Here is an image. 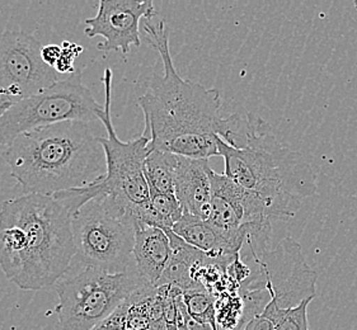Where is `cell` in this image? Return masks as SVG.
<instances>
[{
    "instance_id": "6da1fadb",
    "label": "cell",
    "mask_w": 357,
    "mask_h": 330,
    "mask_svg": "<svg viewBox=\"0 0 357 330\" xmlns=\"http://www.w3.org/2000/svg\"><path fill=\"white\" fill-rule=\"evenodd\" d=\"M148 42L162 58L165 74L151 79L139 98L149 151H167L179 157L207 160L218 157V137L224 117L218 89L183 79L173 64L169 31L165 21L144 24Z\"/></svg>"
},
{
    "instance_id": "7a4b0ae2",
    "label": "cell",
    "mask_w": 357,
    "mask_h": 330,
    "mask_svg": "<svg viewBox=\"0 0 357 330\" xmlns=\"http://www.w3.org/2000/svg\"><path fill=\"white\" fill-rule=\"evenodd\" d=\"M218 157L224 159V174L257 194L271 220H291L301 201L318 191L312 165L280 144L268 123L252 112L229 116L227 135L218 137Z\"/></svg>"
},
{
    "instance_id": "3957f363",
    "label": "cell",
    "mask_w": 357,
    "mask_h": 330,
    "mask_svg": "<svg viewBox=\"0 0 357 330\" xmlns=\"http://www.w3.org/2000/svg\"><path fill=\"white\" fill-rule=\"evenodd\" d=\"M72 214L56 198L23 194L0 207V268L21 290L56 285L75 259Z\"/></svg>"
},
{
    "instance_id": "277c9868",
    "label": "cell",
    "mask_w": 357,
    "mask_h": 330,
    "mask_svg": "<svg viewBox=\"0 0 357 330\" xmlns=\"http://www.w3.org/2000/svg\"><path fill=\"white\" fill-rule=\"evenodd\" d=\"M24 194L55 196L106 174V154L88 123L69 121L24 132L1 151Z\"/></svg>"
},
{
    "instance_id": "5b68a950",
    "label": "cell",
    "mask_w": 357,
    "mask_h": 330,
    "mask_svg": "<svg viewBox=\"0 0 357 330\" xmlns=\"http://www.w3.org/2000/svg\"><path fill=\"white\" fill-rule=\"evenodd\" d=\"M112 78V70L107 68L102 77L105 106L97 115L98 121L103 123L107 132V136L100 137V145L106 154V174L102 180L86 188L52 196L65 205L70 214L97 196H112L132 208L151 202V189L144 172L151 139L142 135L123 143L117 136L111 118Z\"/></svg>"
},
{
    "instance_id": "8992f818",
    "label": "cell",
    "mask_w": 357,
    "mask_h": 330,
    "mask_svg": "<svg viewBox=\"0 0 357 330\" xmlns=\"http://www.w3.org/2000/svg\"><path fill=\"white\" fill-rule=\"evenodd\" d=\"M132 210L112 196H97L72 212L75 258L111 273L134 266L137 225Z\"/></svg>"
},
{
    "instance_id": "52a82bcc",
    "label": "cell",
    "mask_w": 357,
    "mask_h": 330,
    "mask_svg": "<svg viewBox=\"0 0 357 330\" xmlns=\"http://www.w3.org/2000/svg\"><path fill=\"white\" fill-rule=\"evenodd\" d=\"M146 285L135 263L120 273L84 266L73 276H64L55 286L59 294L56 330H93Z\"/></svg>"
},
{
    "instance_id": "ba28073f",
    "label": "cell",
    "mask_w": 357,
    "mask_h": 330,
    "mask_svg": "<svg viewBox=\"0 0 357 330\" xmlns=\"http://www.w3.org/2000/svg\"><path fill=\"white\" fill-rule=\"evenodd\" d=\"M102 109L83 84L82 72H73L41 93L8 108L0 116V145L6 148L22 134L45 126L69 121L93 123Z\"/></svg>"
},
{
    "instance_id": "9c48e42d",
    "label": "cell",
    "mask_w": 357,
    "mask_h": 330,
    "mask_svg": "<svg viewBox=\"0 0 357 330\" xmlns=\"http://www.w3.org/2000/svg\"><path fill=\"white\" fill-rule=\"evenodd\" d=\"M250 251V249H248ZM252 269L250 280L238 292L266 290L271 296L270 305L279 310L293 309L307 299H314L318 274L307 266L301 245L293 237H285L273 249L250 251Z\"/></svg>"
},
{
    "instance_id": "30bf717a",
    "label": "cell",
    "mask_w": 357,
    "mask_h": 330,
    "mask_svg": "<svg viewBox=\"0 0 357 330\" xmlns=\"http://www.w3.org/2000/svg\"><path fill=\"white\" fill-rule=\"evenodd\" d=\"M40 41L24 31L0 33V98L9 103L27 100L59 81L54 68L43 63Z\"/></svg>"
},
{
    "instance_id": "8fae6325",
    "label": "cell",
    "mask_w": 357,
    "mask_h": 330,
    "mask_svg": "<svg viewBox=\"0 0 357 330\" xmlns=\"http://www.w3.org/2000/svg\"><path fill=\"white\" fill-rule=\"evenodd\" d=\"M210 180L211 208L207 220L214 226L245 240L250 234L272 231L271 219L257 194L213 169L210 171Z\"/></svg>"
},
{
    "instance_id": "7c38bea8",
    "label": "cell",
    "mask_w": 357,
    "mask_h": 330,
    "mask_svg": "<svg viewBox=\"0 0 357 330\" xmlns=\"http://www.w3.org/2000/svg\"><path fill=\"white\" fill-rule=\"evenodd\" d=\"M157 15L151 0H100L98 12L88 18L86 35L105 38L98 50L129 54L131 46H140V21Z\"/></svg>"
},
{
    "instance_id": "4fadbf2b",
    "label": "cell",
    "mask_w": 357,
    "mask_h": 330,
    "mask_svg": "<svg viewBox=\"0 0 357 330\" xmlns=\"http://www.w3.org/2000/svg\"><path fill=\"white\" fill-rule=\"evenodd\" d=\"M172 231L187 244L205 253L207 257L219 260L227 268L241 256L247 242L244 237L230 235L218 229L208 220L190 214L182 216Z\"/></svg>"
},
{
    "instance_id": "5bb4252c",
    "label": "cell",
    "mask_w": 357,
    "mask_h": 330,
    "mask_svg": "<svg viewBox=\"0 0 357 330\" xmlns=\"http://www.w3.org/2000/svg\"><path fill=\"white\" fill-rule=\"evenodd\" d=\"M207 160L179 157L174 194L185 214L207 220L211 208V180Z\"/></svg>"
},
{
    "instance_id": "9a60e30c",
    "label": "cell",
    "mask_w": 357,
    "mask_h": 330,
    "mask_svg": "<svg viewBox=\"0 0 357 330\" xmlns=\"http://www.w3.org/2000/svg\"><path fill=\"white\" fill-rule=\"evenodd\" d=\"M171 240L167 233L158 228H137L132 259L136 269L148 285L158 288L171 262Z\"/></svg>"
},
{
    "instance_id": "2e32d148",
    "label": "cell",
    "mask_w": 357,
    "mask_h": 330,
    "mask_svg": "<svg viewBox=\"0 0 357 330\" xmlns=\"http://www.w3.org/2000/svg\"><path fill=\"white\" fill-rule=\"evenodd\" d=\"M179 155L151 150L145 159L144 172L151 192L174 194V178Z\"/></svg>"
},
{
    "instance_id": "e0dca14e",
    "label": "cell",
    "mask_w": 357,
    "mask_h": 330,
    "mask_svg": "<svg viewBox=\"0 0 357 330\" xmlns=\"http://www.w3.org/2000/svg\"><path fill=\"white\" fill-rule=\"evenodd\" d=\"M182 299L188 315L192 319L199 323L211 325L214 330H220L214 299L207 290L183 291Z\"/></svg>"
},
{
    "instance_id": "ac0fdd59",
    "label": "cell",
    "mask_w": 357,
    "mask_h": 330,
    "mask_svg": "<svg viewBox=\"0 0 357 330\" xmlns=\"http://www.w3.org/2000/svg\"><path fill=\"white\" fill-rule=\"evenodd\" d=\"M312 300H304L299 306L289 310L276 309L268 304L262 315L275 324V330H309L307 306Z\"/></svg>"
},
{
    "instance_id": "d6986e66",
    "label": "cell",
    "mask_w": 357,
    "mask_h": 330,
    "mask_svg": "<svg viewBox=\"0 0 357 330\" xmlns=\"http://www.w3.org/2000/svg\"><path fill=\"white\" fill-rule=\"evenodd\" d=\"M82 52H83L82 46H79L77 43L70 42V41H63V43H61V56H60L55 68H54L57 74H70L72 75L73 72H75L74 61Z\"/></svg>"
},
{
    "instance_id": "ffe728a7",
    "label": "cell",
    "mask_w": 357,
    "mask_h": 330,
    "mask_svg": "<svg viewBox=\"0 0 357 330\" xmlns=\"http://www.w3.org/2000/svg\"><path fill=\"white\" fill-rule=\"evenodd\" d=\"M93 330H128L126 329V306L122 304L112 315L97 325Z\"/></svg>"
},
{
    "instance_id": "44dd1931",
    "label": "cell",
    "mask_w": 357,
    "mask_h": 330,
    "mask_svg": "<svg viewBox=\"0 0 357 330\" xmlns=\"http://www.w3.org/2000/svg\"><path fill=\"white\" fill-rule=\"evenodd\" d=\"M182 294L179 296L178 301H177V306H178V315H177V317H178L179 320L183 324L185 330H214V328H213L211 325L199 323V322H196L195 319H192L191 316L188 315L186 308H185V304H183Z\"/></svg>"
},
{
    "instance_id": "7402d4cb",
    "label": "cell",
    "mask_w": 357,
    "mask_h": 330,
    "mask_svg": "<svg viewBox=\"0 0 357 330\" xmlns=\"http://www.w3.org/2000/svg\"><path fill=\"white\" fill-rule=\"evenodd\" d=\"M60 56H61V46L59 45H47V46H43L41 50L43 63L51 68H55Z\"/></svg>"
},
{
    "instance_id": "603a6c76",
    "label": "cell",
    "mask_w": 357,
    "mask_h": 330,
    "mask_svg": "<svg viewBox=\"0 0 357 330\" xmlns=\"http://www.w3.org/2000/svg\"><path fill=\"white\" fill-rule=\"evenodd\" d=\"M243 330H275V324L266 316L258 315L244 324Z\"/></svg>"
},
{
    "instance_id": "cb8c5ba5",
    "label": "cell",
    "mask_w": 357,
    "mask_h": 330,
    "mask_svg": "<svg viewBox=\"0 0 357 330\" xmlns=\"http://www.w3.org/2000/svg\"><path fill=\"white\" fill-rule=\"evenodd\" d=\"M13 103H9V102L3 101L1 98H0V116L4 115V112L7 111L8 108H10Z\"/></svg>"
},
{
    "instance_id": "d4e9b609",
    "label": "cell",
    "mask_w": 357,
    "mask_h": 330,
    "mask_svg": "<svg viewBox=\"0 0 357 330\" xmlns=\"http://www.w3.org/2000/svg\"><path fill=\"white\" fill-rule=\"evenodd\" d=\"M243 324H241L239 323V325H238V327H236V328H234V329H231V330H243ZM220 330H227V329H220Z\"/></svg>"
},
{
    "instance_id": "484cf974",
    "label": "cell",
    "mask_w": 357,
    "mask_h": 330,
    "mask_svg": "<svg viewBox=\"0 0 357 330\" xmlns=\"http://www.w3.org/2000/svg\"><path fill=\"white\" fill-rule=\"evenodd\" d=\"M145 330H153V329H145Z\"/></svg>"
}]
</instances>
